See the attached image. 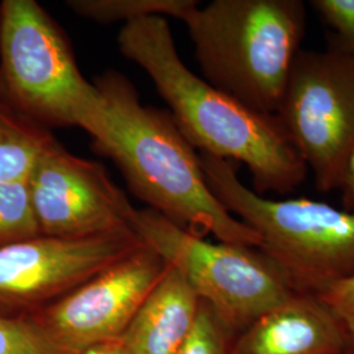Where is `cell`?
I'll return each mask as SVG.
<instances>
[{
	"instance_id": "1",
	"label": "cell",
	"mask_w": 354,
	"mask_h": 354,
	"mask_svg": "<svg viewBox=\"0 0 354 354\" xmlns=\"http://www.w3.org/2000/svg\"><path fill=\"white\" fill-rule=\"evenodd\" d=\"M117 42L121 54L150 76L194 149L245 165L259 196L289 194L304 185L307 165L279 117L254 112L194 75L181 61L165 17L127 23Z\"/></svg>"
},
{
	"instance_id": "2",
	"label": "cell",
	"mask_w": 354,
	"mask_h": 354,
	"mask_svg": "<svg viewBox=\"0 0 354 354\" xmlns=\"http://www.w3.org/2000/svg\"><path fill=\"white\" fill-rule=\"evenodd\" d=\"M95 84L105 113L92 146L113 160L138 200L196 236L210 234L218 241L260 248L252 228L215 198L200 153L169 112L143 105L131 82L117 71L105 73Z\"/></svg>"
},
{
	"instance_id": "3",
	"label": "cell",
	"mask_w": 354,
	"mask_h": 354,
	"mask_svg": "<svg viewBox=\"0 0 354 354\" xmlns=\"http://www.w3.org/2000/svg\"><path fill=\"white\" fill-rule=\"evenodd\" d=\"M205 82L276 115L307 26L302 0H214L184 20Z\"/></svg>"
},
{
	"instance_id": "4",
	"label": "cell",
	"mask_w": 354,
	"mask_h": 354,
	"mask_svg": "<svg viewBox=\"0 0 354 354\" xmlns=\"http://www.w3.org/2000/svg\"><path fill=\"white\" fill-rule=\"evenodd\" d=\"M215 198L260 238V251L291 290L319 295L354 277V212L306 198L269 200L247 188L228 160L200 152Z\"/></svg>"
},
{
	"instance_id": "5",
	"label": "cell",
	"mask_w": 354,
	"mask_h": 354,
	"mask_svg": "<svg viewBox=\"0 0 354 354\" xmlns=\"http://www.w3.org/2000/svg\"><path fill=\"white\" fill-rule=\"evenodd\" d=\"M0 100L41 127H77L92 137L105 102L76 64L62 28L35 0L0 3Z\"/></svg>"
},
{
	"instance_id": "6",
	"label": "cell",
	"mask_w": 354,
	"mask_h": 354,
	"mask_svg": "<svg viewBox=\"0 0 354 354\" xmlns=\"http://www.w3.org/2000/svg\"><path fill=\"white\" fill-rule=\"evenodd\" d=\"M131 230L184 277L234 337L294 292L259 248L212 243L149 207L137 209Z\"/></svg>"
},
{
	"instance_id": "7",
	"label": "cell",
	"mask_w": 354,
	"mask_h": 354,
	"mask_svg": "<svg viewBox=\"0 0 354 354\" xmlns=\"http://www.w3.org/2000/svg\"><path fill=\"white\" fill-rule=\"evenodd\" d=\"M319 192L339 189L354 149V58L329 45L297 54L277 114Z\"/></svg>"
},
{
	"instance_id": "8",
	"label": "cell",
	"mask_w": 354,
	"mask_h": 354,
	"mask_svg": "<svg viewBox=\"0 0 354 354\" xmlns=\"http://www.w3.org/2000/svg\"><path fill=\"white\" fill-rule=\"evenodd\" d=\"M168 266L146 245L24 319L48 354L117 342Z\"/></svg>"
},
{
	"instance_id": "9",
	"label": "cell",
	"mask_w": 354,
	"mask_h": 354,
	"mask_svg": "<svg viewBox=\"0 0 354 354\" xmlns=\"http://www.w3.org/2000/svg\"><path fill=\"white\" fill-rule=\"evenodd\" d=\"M143 245L133 230L38 235L0 248V317L24 320Z\"/></svg>"
},
{
	"instance_id": "10",
	"label": "cell",
	"mask_w": 354,
	"mask_h": 354,
	"mask_svg": "<svg viewBox=\"0 0 354 354\" xmlns=\"http://www.w3.org/2000/svg\"><path fill=\"white\" fill-rule=\"evenodd\" d=\"M41 235L87 238L131 230L137 209L102 165L51 140L26 180Z\"/></svg>"
},
{
	"instance_id": "11",
	"label": "cell",
	"mask_w": 354,
	"mask_h": 354,
	"mask_svg": "<svg viewBox=\"0 0 354 354\" xmlns=\"http://www.w3.org/2000/svg\"><path fill=\"white\" fill-rule=\"evenodd\" d=\"M344 327L317 295L292 292L236 335L230 354H346Z\"/></svg>"
},
{
	"instance_id": "12",
	"label": "cell",
	"mask_w": 354,
	"mask_h": 354,
	"mask_svg": "<svg viewBox=\"0 0 354 354\" xmlns=\"http://www.w3.org/2000/svg\"><path fill=\"white\" fill-rule=\"evenodd\" d=\"M198 307L200 298L189 283L168 266L120 342L127 354H177L196 323Z\"/></svg>"
},
{
	"instance_id": "13",
	"label": "cell",
	"mask_w": 354,
	"mask_h": 354,
	"mask_svg": "<svg viewBox=\"0 0 354 354\" xmlns=\"http://www.w3.org/2000/svg\"><path fill=\"white\" fill-rule=\"evenodd\" d=\"M53 140L46 127L16 113L0 100V184L24 183Z\"/></svg>"
},
{
	"instance_id": "14",
	"label": "cell",
	"mask_w": 354,
	"mask_h": 354,
	"mask_svg": "<svg viewBox=\"0 0 354 354\" xmlns=\"http://www.w3.org/2000/svg\"><path fill=\"white\" fill-rule=\"evenodd\" d=\"M200 6L196 0H67L66 7L80 17L100 24L131 23L152 16L185 20Z\"/></svg>"
},
{
	"instance_id": "15",
	"label": "cell",
	"mask_w": 354,
	"mask_h": 354,
	"mask_svg": "<svg viewBox=\"0 0 354 354\" xmlns=\"http://www.w3.org/2000/svg\"><path fill=\"white\" fill-rule=\"evenodd\" d=\"M37 222L24 183L0 184V248L36 238Z\"/></svg>"
},
{
	"instance_id": "16",
	"label": "cell",
	"mask_w": 354,
	"mask_h": 354,
	"mask_svg": "<svg viewBox=\"0 0 354 354\" xmlns=\"http://www.w3.org/2000/svg\"><path fill=\"white\" fill-rule=\"evenodd\" d=\"M232 340L234 336L222 326L213 310L200 301L196 323L177 354H230Z\"/></svg>"
},
{
	"instance_id": "17",
	"label": "cell",
	"mask_w": 354,
	"mask_h": 354,
	"mask_svg": "<svg viewBox=\"0 0 354 354\" xmlns=\"http://www.w3.org/2000/svg\"><path fill=\"white\" fill-rule=\"evenodd\" d=\"M311 4L333 32L329 45L354 58V0H314Z\"/></svg>"
},
{
	"instance_id": "18",
	"label": "cell",
	"mask_w": 354,
	"mask_h": 354,
	"mask_svg": "<svg viewBox=\"0 0 354 354\" xmlns=\"http://www.w3.org/2000/svg\"><path fill=\"white\" fill-rule=\"evenodd\" d=\"M317 297L340 320L348 342L346 354H354V277L330 286Z\"/></svg>"
},
{
	"instance_id": "19",
	"label": "cell",
	"mask_w": 354,
	"mask_h": 354,
	"mask_svg": "<svg viewBox=\"0 0 354 354\" xmlns=\"http://www.w3.org/2000/svg\"><path fill=\"white\" fill-rule=\"evenodd\" d=\"M0 354H48L26 320L0 317Z\"/></svg>"
},
{
	"instance_id": "20",
	"label": "cell",
	"mask_w": 354,
	"mask_h": 354,
	"mask_svg": "<svg viewBox=\"0 0 354 354\" xmlns=\"http://www.w3.org/2000/svg\"><path fill=\"white\" fill-rule=\"evenodd\" d=\"M344 210L354 212V149L349 153L342 169L340 187Z\"/></svg>"
},
{
	"instance_id": "21",
	"label": "cell",
	"mask_w": 354,
	"mask_h": 354,
	"mask_svg": "<svg viewBox=\"0 0 354 354\" xmlns=\"http://www.w3.org/2000/svg\"><path fill=\"white\" fill-rule=\"evenodd\" d=\"M80 354H127L124 346L121 345L120 340L117 342H105L102 345H97L95 348H91L88 351Z\"/></svg>"
}]
</instances>
